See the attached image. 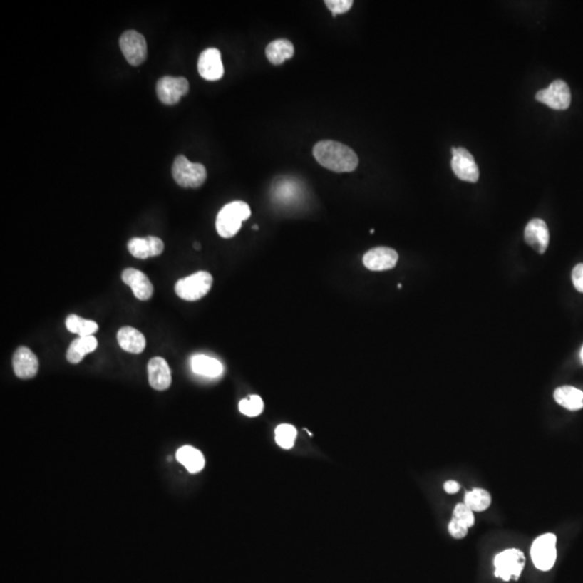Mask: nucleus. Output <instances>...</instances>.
Returning <instances> with one entry per match:
<instances>
[{
  "label": "nucleus",
  "instance_id": "obj_1",
  "mask_svg": "<svg viewBox=\"0 0 583 583\" xmlns=\"http://www.w3.org/2000/svg\"><path fill=\"white\" fill-rule=\"evenodd\" d=\"M314 157L325 169L345 173L354 172L358 165L356 153L347 145L336 140H320L314 148Z\"/></svg>",
  "mask_w": 583,
  "mask_h": 583
},
{
  "label": "nucleus",
  "instance_id": "obj_2",
  "mask_svg": "<svg viewBox=\"0 0 583 583\" xmlns=\"http://www.w3.org/2000/svg\"><path fill=\"white\" fill-rule=\"evenodd\" d=\"M251 216V207L243 201L227 203L216 217V230L222 238L229 239L236 236L243 222Z\"/></svg>",
  "mask_w": 583,
  "mask_h": 583
},
{
  "label": "nucleus",
  "instance_id": "obj_3",
  "mask_svg": "<svg viewBox=\"0 0 583 583\" xmlns=\"http://www.w3.org/2000/svg\"><path fill=\"white\" fill-rule=\"evenodd\" d=\"M172 175L180 187L199 188L207 180V170L201 163H192L185 156H178L174 160Z\"/></svg>",
  "mask_w": 583,
  "mask_h": 583
},
{
  "label": "nucleus",
  "instance_id": "obj_4",
  "mask_svg": "<svg viewBox=\"0 0 583 583\" xmlns=\"http://www.w3.org/2000/svg\"><path fill=\"white\" fill-rule=\"evenodd\" d=\"M213 285V277L207 272H198L176 282L175 293L187 301H196L205 297Z\"/></svg>",
  "mask_w": 583,
  "mask_h": 583
},
{
  "label": "nucleus",
  "instance_id": "obj_5",
  "mask_svg": "<svg viewBox=\"0 0 583 583\" xmlns=\"http://www.w3.org/2000/svg\"><path fill=\"white\" fill-rule=\"evenodd\" d=\"M557 536L551 532L535 539L530 549V557L537 569L549 572L554 567L557 559Z\"/></svg>",
  "mask_w": 583,
  "mask_h": 583
},
{
  "label": "nucleus",
  "instance_id": "obj_6",
  "mask_svg": "<svg viewBox=\"0 0 583 583\" xmlns=\"http://www.w3.org/2000/svg\"><path fill=\"white\" fill-rule=\"evenodd\" d=\"M525 555L519 549H507L498 553L494 559L495 576L507 582L519 580L525 567Z\"/></svg>",
  "mask_w": 583,
  "mask_h": 583
},
{
  "label": "nucleus",
  "instance_id": "obj_7",
  "mask_svg": "<svg viewBox=\"0 0 583 583\" xmlns=\"http://www.w3.org/2000/svg\"><path fill=\"white\" fill-rule=\"evenodd\" d=\"M119 46L125 60L133 66L142 64L148 58V43L144 36L136 31H127L119 39Z\"/></svg>",
  "mask_w": 583,
  "mask_h": 583
},
{
  "label": "nucleus",
  "instance_id": "obj_8",
  "mask_svg": "<svg viewBox=\"0 0 583 583\" xmlns=\"http://www.w3.org/2000/svg\"><path fill=\"white\" fill-rule=\"evenodd\" d=\"M536 100L555 110H565L572 103L569 87L564 81H555L536 94Z\"/></svg>",
  "mask_w": 583,
  "mask_h": 583
},
{
  "label": "nucleus",
  "instance_id": "obj_9",
  "mask_svg": "<svg viewBox=\"0 0 583 583\" xmlns=\"http://www.w3.org/2000/svg\"><path fill=\"white\" fill-rule=\"evenodd\" d=\"M452 169L459 180L477 183L480 171L475 158L465 148H453Z\"/></svg>",
  "mask_w": 583,
  "mask_h": 583
},
{
  "label": "nucleus",
  "instance_id": "obj_10",
  "mask_svg": "<svg viewBox=\"0 0 583 583\" xmlns=\"http://www.w3.org/2000/svg\"><path fill=\"white\" fill-rule=\"evenodd\" d=\"M190 90V83L184 77H163L157 83V96L165 105H174L180 102L182 96Z\"/></svg>",
  "mask_w": 583,
  "mask_h": 583
},
{
  "label": "nucleus",
  "instance_id": "obj_11",
  "mask_svg": "<svg viewBox=\"0 0 583 583\" xmlns=\"http://www.w3.org/2000/svg\"><path fill=\"white\" fill-rule=\"evenodd\" d=\"M398 261L396 251L391 247H374L363 257V264L373 272H385L396 267Z\"/></svg>",
  "mask_w": 583,
  "mask_h": 583
},
{
  "label": "nucleus",
  "instance_id": "obj_12",
  "mask_svg": "<svg viewBox=\"0 0 583 583\" xmlns=\"http://www.w3.org/2000/svg\"><path fill=\"white\" fill-rule=\"evenodd\" d=\"M198 71L205 81H216L223 78L224 66L221 52L215 48L205 50L199 56Z\"/></svg>",
  "mask_w": 583,
  "mask_h": 583
},
{
  "label": "nucleus",
  "instance_id": "obj_13",
  "mask_svg": "<svg viewBox=\"0 0 583 583\" xmlns=\"http://www.w3.org/2000/svg\"><path fill=\"white\" fill-rule=\"evenodd\" d=\"M14 373L21 379H31L38 373L39 361L29 348H18L12 358Z\"/></svg>",
  "mask_w": 583,
  "mask_h": 583
},
{
  "label": "nucleus",
  "instance_id": "obj_14",
  "mask_svg": "<svg viewBox=\"0 0 583 583\" xmlns=\"http://www.w3.org/2000/svg\"><path fill=\"white\" fill-rule=\"evenodd\" d=\"M123 281L129 285L134 296L140 301H148L154 294V287L144 272L134 268L123 270Z\"/></svg>",
  "mask_w": 583,
  "mask_h": 583
},
{
  "label": "nucleus",
  "instance_id": "obj_15",
  "mask_svg": "<svg viewBox=\"0 0 583 583\" xmlns=\"http://www.w3.org/2000/svg\"><path fill=\"white\" fill-rule=\"evenodd\" d=\"M525 241L532 249L543 254L549 247L550 234L549 228L542 220L535 218L527 224L525 228Z\"/></svg>",
  "mask_w": 583,
  "mask_h": 583
},
{
  "label": "nucleus",
  "instance_id": "obj_16",
  "mask_svg": "<svg viewBox=\"0 0 583 583\" xmlns=\"http://www.w3.org/2000/svg\"><path fill=\"white\" fill-rule=\"evenodd\" d=\"M128 249L135 259H146L160 255L165 249V244L157 237L133 238L128 242Z\"/></svg>",
  "mask_w": 583,
  "mask_h": 583
},
{
  "label": "nucleus",
  "instance_id": "obj_17",
  "mask_svg": "<svg viewBox=\"0 0 583 583\" xmlns=\"http://www.w3.org/2000/svg\"><path fill=\"white\" fill-rule=\"evenodd\" d=\"M475 512L465 503H458L453 512L452 521L448 524V530L455 539H463L467 536L468 530L475 525Z\"/></svg>",
  "mask_w": 583,
  "mask_h": 583
},
{
  "label": "nucleus",
  "instance_id": "obj_18",
  "mask_svg": "<svg viewBox=\"0 0 583 583\" xmlns=\"http://www.w3.org/2000/svg\"><path fill=\"white\" fill-rule=\"evenodd\" d=\"M148 381L152 388L158 391L169 389L172 383L171 370L165 358L156 356L150 361Z\"/></svg>",
  "mask_w": 583,
  "mask_h": 583
},
{
  "label": "nucleus",
  "instance_id": "obj_19",
  "mask_svg": "<svg viewBox=\"0 0 583 583\" xmlns=\"http://www.w3.org/2000/svg\"><path fill=\"white\" fill-rule=\"evenodd\" d=\"M119 345L125 351L130 354H140L146 347V339L144 335L134 327H121L117 334Z\"/></svg>",
  "mask_w": 583,
  "mask_h": 583
},
{
  "label": "nucleus",
  "instance_id": "obj_20",
  "mask_svg": "<svg viewBox=\"0 0 583 583\" xmlns=\"http://www.w3.org/2000/svg\"><path fill=\"white\" fill-rule=\"evenodd\" d=\"M192 372L200 376L215 378L223 374V364L216 358L205 354H197L192 358Z\"/></svg>",
  "mask_w": 583,
  "mask_h": 583
},
{
  "label": "nucleus",
  "instance_id": "obj_21",
  "mask_svg": "<svg viewBox=\"0 0 583 583\" xmlns=\"http://www.w3.org/2000/svg\"><path fill=\"white\" fill-rule=\"evenodd\" d=\"M557 403L568 411H579L583 408V392L572 386H563L554 391Z\"/></svg>",
  "mask_w": 583,
  "mask_h": 583
},
{
  "label": "nucleus",
  "instance_id": "obj_22",
  "mask_svg": "<svg viewBox=\"0 0 583 583\" xmlns=\"http://www.w3.org/2000/svg\"><path fill=\"white\" fill-rule=\"evenodd\" d=\"M98 347V339L94 336L79 337L71 341L67 350V361L71 364L81 362L87 354H91Z\"/></svg>",
  "mask_w": 583,
  "mask_h": 583
},
{
  "label": "nucleus",
  "instance_id": "obj_23",
  "mask_svg": "<svg viewBox=\"0 0 583 583\" xmlns=\"http://www.w3.org/2000/svg\"><path fill=\"white\" fill-rule=\"evenodd\" d=\"M176 459L190 473H198L205 468V459L202 453L190 445L182 446L176 452Z\"/></svg>",
  "mask_w": 583,
  "mask_h": 583
},
{
  "label": "nucleus",
  "instance_id": "obj_24",
  "mask_svg": "<svg viewBox=\"0 0 583 583\" xmlns=\"http://www.w3.org/2000/svg\"><path fill=\"white\" fill-rule=\"evenodd\" d=\"M294 46L287 39H277L266 48V56L272 64L280 65L294 56Z\"/></svg>",
  "mask_w": 583,
  "mask_h": 583
},
{
  "label": "nucleus",
  "instance_id": "obj_25",
  "mask_svg": "<svg viewBox=\"0 0 583 583\" xmlns=\"http://www.w3.org/2000/svg\"><path fill=\"white\" fill-rule=\"evenodd\" d=\"M65 324L69 332L78 334L79 337L93 336L94 333L98 330V323L91 320H86L76 314H71L67 316Z\"/></svg>",
  "mask_w": 583,
  "mask_h": 583
},
{
  "label": "nucleus",
  "instance_id": "obj_26",
  "mask_svg": "<svg viewBox=\"0 0 583 583\" xmlns=\"http://www.w3.org/2000/svg\"><path fill=\"white\" fill-rule=\"evenodd\" d=\"M463 503L473 512H483L492 505V496L483 488H475L465 495Z\"/></svg>",
  "mask_w": 583,
  "mask_h": 583
},
{
  "label": "nucleus",
  "instance_id": "obj_27",
  "mask_svg": "<svg viewBox=\"0 0 583 583\" xmlns=\"http://www.w3.org/2000/svg\"><path fill=\"white\" fill-rule=\"evenodd\" d=\"M296 436V428L294 425H287V423L278 425L274 431V439H276L277 444L284 450H291L294 446Z\"/></svg>",
  "mask_w": 583,
  "mask_h": 583
},
{
  "label": "nucleus",
  "instance_id": "obj_28",
  "mask_svg": "<svg viewBox=\"0 0 583 583\" xmlns=\"http://www.w3.org/2000/svg\"><path fill=\"white\" fill-rule=\"evenodd\" d=\"M239 411L247 417H257L264 411V402L261 396H251L249 398L241 400Z\"/></svg>",
  "mask_w": 583,
  "mask_h": 583
},
{
  "label": "nucleus",
  "instance_id": "obj_29",
  "mask_svg": "<svg viewBox=\"0 0 583 583\" xmlns=\"http://www.w3.org/2000/svg\"><path fill=\"white\" fill-rule=\"evenodd\" d=\"M325 5L332 11L333 16L349 11L354 5L352 0H326Z\"/></svg>",
  "mask_w": 583,
  "mask_h": 583
},
{
  "label": "nucleus",
  "instance_id": "obj_30",
  "mask_svg": "<svg viewBox=\"0 0 583 583\" xmlns=\"http://www.w3.org/2000/svg\"><path fill=\"white\" fill-rule=\"evenodd\" d=\"M572 283L577 291L583 293V264H579L572 270Z\"/></svg>",
  "mask_w": 583,
  "mask_h": 583
},
{
  "label": "nucleus",
  "instance_id": "obj_31",
  "mask_svg": "<svg viewBox=\"0 0 583 583\" xmlns=\"http://www.w3.org/2000/svg\"><path fill=\"white\" fill-rule=\"evenodd\" d=\"M460 490V484L456 481H446L444 483V490H445L448 494L454 495L457 494Z\"/></svg>",
  "mask_w": 583,
  "mask_h": 583
},
{
  "label": "nucleus",
  "instance_id": "obj_32",
  "mask_svg": "<svg viewBox=\"0 0 583 583\" xmlns=\"http://www.w3.org/2000/svg\"><path fill=\"white\" fill-rule=\"evenodd\" d=\"M580 358H581V362L583 363V347H582V349H581V351H580Z\"/></svg>",
  "mask_w": 583,
  "mask_h": 583
},
{
  "label": "nucleus",
  "instance_id": "obj_33",
  "mask_svg": "<svg viewBox=\"0 0 583 583\" xmlns=\"http://www.w3.org/2000/svg\"><path fill=\"white\" fill-rule=\"evenodd\" d=\"M195 249H200V244H199V243H195Z\"/></svg>",
  "mask_w": 583,
  "mask_h": 583
},
{
  "label": "nucleus",
  "instance_id": "obj_34",
  "mask_svg": "<svg viewBox=\"0 0 583 583\" xmlns=\"http://www.w3.org/2000/svg\"><path fill=\"white\" fill-rule=\"evenodd\" d=\"M253 229H254V230H257V229H259V226H257V225H254V226H253Z\"/></svg>",
  "mask_w": 583,
  "mask_h": 583
}]
</instances>
